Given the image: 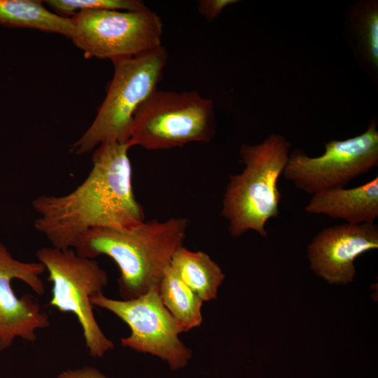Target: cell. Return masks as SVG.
I'll list each match as a JSON object with an SVG mask.
<instances>
[{"label":"cell","instance_id":"cell-19","mask_svg":"<svg viewBox=\"0 0 378 378\" xmlns=\"http://www.w3.org/2000/svg\"><path fill=\"white\" fill-rule=\"evenodd\" d=\"M57 378H111L92 367L66 370L60 372Z\"/></svg>","mask_w":378,"mask_h":378},{"label":"cell","instance_id":"cell-1","mask_svg":"<svg viewBox=\"0 0 378 378\" xmlns=\"http://www.w3.org/2000/svg\"><path fill=\"white\" fill-rule=\"evenodd\" d=\"M130 142H106L94 150L88 176L64 195H41L32 202L34 228L52 247L73 248L77 239L95 228H121L144 220L135 197Z\"/></svg>","mask_w":378,"mask_h":378},{"label":"cell","instance_id":"cell-18","mask_svg":"<svg viewBox=\"0 0 378 378\" xmlns=\"http://www.w3.org/2000/svg\"><path fill=\"white\" fill-rule=\"evenodd\" d=\"M236 2L235 0H201L197 3V9L208 21H213L225 7Z\"/></svg>","mask_w":378,"mask_h":378},{"label":"cell","instance_id":"cell-20","mask_svg":"<svg viewBox=\"0 0 378 378\" xmlns=\"http://www.w3.org/2000/svg\"><path fill=\"white\" fill-rule=\"evenodd\" d=\"M0 350H1V347H0Z\"/></svg>","mask_w":378,"mask_h":378},{"label":"cell","instance_id":"cell-17","mask_svg":"<svg viewBox=\"0 0 378 378\" xmlns=\"http://www.w3.org/2000/svg\"><path fill=\"white\" fill-rule=\"evenodd\" d=\"M358 40L365 58L378 66V7L377 1L368 3L359 13L357 22Z\"/></svg>","mask_w":378,"mask_h":378},{"label":"cell","instance_id":"cell-11","mask_svg":"<svg viewBox=\"0 0 378 378\" xmlns=\"http://www.w3.org/2000/svg\"><path fill=\"white\" fill-rule=\"evenodd\" d=\"M377 248L375 223H345L324 227L314 236L307 251L310 269L316 275L330 284L346 285L356 275V258Z\"/></svg>","mask_w":378,"mask_h":378},{"label":"cell","instance_id":"cell-16","mask_svg":"<svg viewBox=\"0 0 378 378\" xmlns=\"http://www.w3.org/2000/svg\"><path fill=\"white\" fill-rule=\"evenodd\" d=\"M54 13L71 18L84 10H115L139 11L149 8L139 0H48L45 1Z\"/></svg>","mask_w":378,"mask_h":378},{"label":"cell","instance_id":"cell-6","mask_svg":"<svg viewBox=\"0 0 378 378\" xmlns=\"http://www.w3.org/2000/svg\"><path fill=\"white\" fill-rule=\"evenodd\" d=\"M52 284L49 304L61 312L74 314L83 330L85 346L94 358H102L114 348L100 328L90 299L103 293L106 272L93 259L78 255L73 248L43 247L36 252Z\"/></svg>","mask_w":378,"mask_h":378},{"label":"cell","instance_id":"cell-3","mask_svg":"<svg viewBox=\"0 0 378 378\" xmlns=\"http://www.w3.org/2000/svg\"><path fill=\"white\" fill-rule=\"evenodd\" d=\"M290 146L285 137L274 133L261 143L241 146L239 161L244 167L240 174L230 176L221 209L232 237H239L250 230L267 236V223L280 214L281 194L277 183Z\"/></svg>","mask_w":378,"mask_h":378},{"label":"cell","instance_id":"cell-15","mask_svg":"<svg viewBox=\"0 0 378 378\" xmlns=\"http://www.w3.org/2000/svg\"><path fill=\"white\" fill-rule=\"evenodd\" d=\"M159 294L166 309L186 332L201 325L204 301L181 280L170 265L160 284Z\"/></svg>","mask_w":378,"mask_h":378},{"label":"cell","instance_id":"cell-13","mask_svg":"<svg viewBox=\"0 0 378 378\" xmlns=\"http://www.w3.org/2000/svg\"><path fill=\"white\" fill-rule=\"evenodd\" d=\"M0 24L59 34L71 39L76 34L71 18L49 10L38 0H0Z\"/></svg>","mask_w":378,"mask_h":378},{"label":"cell","instance_id":"cell-4","mask_svg":"<svg viewBox=\"0 0 378 378\" xmlns=\"http://www.w3.org/2000/svg\"><path fill=\"white\" fill-rule=\"evenodd\" d=\"M167 60L161 46L112 62L114 73L105 99L90 126L73 144L74 153L83 155L106 142H129L135 113L157 90Z\"/></svg>","mask_w":378,"mask_h":378},{"label":"cell","instance_id":"cell-5","mask_svg":"<svg viewBox=\"0 0 378 378\" xmlns=\"http://www.w3.org/2000/svg\"><path fill=\"white\" fill-rule=\"evenodd\" d=\"M215 132L211 99L195 90H156L135 113L129 142L147 150H164L209 142Z\"/></svg>","mask_w":378,"mask_h":378},{"label":"cell","instance_id":"cell-14","mask_svg":"<svg viewBox=\"0 0 378 378\" xmlns=\"http://www.w3.org/2000/svg\"><path fill=\"white\" fill-rule=\"evenodd\" d=\"M170 266L204 302L217 297L225 275L220 266L207 253L201 251H192L183 246L174 254Z\"/></svg>","mask_w":378,"mask_h":378},{"label":"cell","instance_id":"cell-12","mask_svg":"<svg viewBox=\"0 0 378 378\" xmlns=\"http://www.w3.org/2000/svg\"><path fill=\"white\" fill-rule=\"evenodd\" d=\"M304 210L352 225L373 223L378 217V176L354 188H335L314 193Z\"/></svg>","mask_w":378,"mask_h":378},{"label":"cell","instance_id":"cell-2","mask_svg":"<svg viewBox=\"0 0 378 378\" xmlns=\"http://www.w3.org/2000/svg\"><path fill=\"white\" fill-rule=\"evenodd\" d=\"M188 224L187 219L176 217L92 229L77 239L73 249L88 258H111L120 270V295L131 300L159 287L174 254L183 246Z\"/></svg>","mask_w":378,"mask_h":378},{"label":"cell","instance_id":"cell-7","mask_svg":"<svg viewBox=\"0 0 378 378\" xmlns=\"http://www.w3.org/2000/svg\"><path fill=\"white\" fill-rule=\"evenodd\" d=\"M71 18L76 27L71 41L83 50L85 58L113 62L162 46V20L150 8L139 11L84 10Z\"/></svg>","mask_w":378,"mask_h":378},{"label":"cell","instance_id":"cell-8","mask_svg":"<svg viewBox=\"0 0 378 378\" xmlns=\"http://www.w3.org/2000/svg\"><path fill=\"white\" fill-rule=\"evenodd\" d=\"M90 301L129 326L131 332L121 339L122 346L157 356L172 370L184 368L191 358L192 351L179 339L186 330L163 304L159 287L131 300H115L102 293Z\"/></svg>","mask_w":378,"mask_h":378},{"label":"cell","instance_id":"cell-10","mask_svg":"<svg viewBox=\"0 0 378 378\" xmlns=\"http://www.w3.org/2000/svg\"><path fill=\"white\" fill-rule=\"evenodd\" d=\"M46 272L38 262L15 259L0 241V347H9L16 338L34 342L36 330L47 328L48 316L29 295L18 298L12 288V281H22L38 295L45 292L41 275Z\"/></svg>","mask_w":378,"mask_h":378},{"label":"cell","instance_id":"cell-9","mask_svg":"<svg viewBox=\"0 0 378 378\" xmlns=\"http://www.w3.org/2000/svg\"><path fill=\"white\" fill-rule=\"evenodd\" d=\"M325 152L309 157L302 150L289 154L283 172L299 190L309 195L344 188L352 179L378 165V130L372 120L362 134L324 144Z\"/></svg>","mask_w":378,"mask_h":378}]
</instances>
